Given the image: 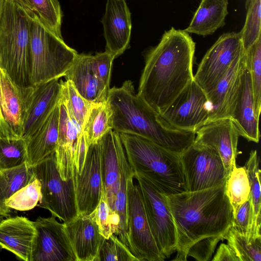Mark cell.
Wrapping results in <instances>:
<instances>
[{"label": "cell", "instance_id": "obj_1", "mask_svg": "<svg viewBox=\"0 0 261 261\" xmlns=\"http://www.w3.org/2000/svg\"><path fill=\"white\" fill-rule=\"evenodd\" d=\"M195 43L184 30L172 27L145 56L138 95L160 113L194 79Z\"/></svg>", "mask_w": 261, "mask_h": 261}, {"label": "cell", "instance_id": "obj_2", "mask_svg": "<svg viewBox=\"0 0 261 261\" xmlns=\"http://www.w3.org/2000/svg\"><path fill=\"white\" fill-rule=\"evenodd\" d=\"M225 183L199 191L164 194L176 233L173 260H187L188 250L197 242L224 239L233 219Z\"/></svg>", "mask_w": 261, "mask_h": 261}, {"label": "cell", "instance_id": "obj_3", "mask_svg": "<svg viewBox=\"0 0 261 261\" xmlns=\"http://www.w3.org/2000/svg\"><path fill=\"white\" fill-rule=\"evenodd\" d=\"M107 100L112 111L113 129L141 137L180 155L194 142L195 133L177 129L136 93L131 81L110 88Z\"/></svg>", "mask_w": 261, "mask_h": 261}, {"label": "cell", "instance_id": "obj_4", "mask_svg": "<svg viewBox=\"0 0 261 261\" xmlns=\"http://www.w3.org/2000/svg\"><path fill=\"white\" fill-rule=\"evenodd\" d=\"M134 178L141 177L165 194L187 191L180 155L146 139L119 133Z\"/></svg>", "mask_w": 261, "mask_h": 261}, {"label": "cell", "instance_id": "obj_5", "mask_svg": "<svg viewBox=\"0 0 261 261\" xmlns=\"http://www.w3.org/2000/svg\"><path fill=\"white\" fill-rule=\"evenodd\" d=\"M32 19L15 4L4 0L0 18V67L20 87L30 85Z\"/></svg>", "mask_w": 261, "mask_h": 261}, {"label": "cell", "instance_id": "obj_6", "mask_svg": "<svg viewBox=\"0 0 261 261\" xmlns=\"http://www.w3.org/2000/svg\"><path fill=\"white\" fill-rule=\"evenodd\" d=\"M77 51L36 19L30 29V85H36L64 76Z\"/></svg>", "mask_w": 261, "mask_h": 261}, {"label": "cell", "instance_id": "obj_7", "mask_svg": "<svg viewBox=\"0 0 261 261\" xmlns=\"http://www.w3.org/2000/svg\"><path fill=\"white\" fill-rule=\"evenodd\" d=\"M41 183L42 197L38 206L64 222L79 215L73 177L63 180L59 172L55 152L32 167Z\"/></svg>", "mask_w": 261, "mask_h": 261}, {"label": "cell", "instance_id": "obj_8", "mask_svg": "<svg viewBox=\"0 0 261 261\" xmlns=\"http://www.w3.org/2000/svg\"><path fill=\"white\" fill-rule=\"evenodd\" d=\"M134 175L127 181V224L129 250L138 261H163L152 234L141 193L134 182Z\"/></svg>", "mask_w": 261, "mask_h": 261}, {"label": "cell", "instance_id": "obj_9", "mask_svg": "<svg viewBox=\"0 0 261 261\" xmlns=\"http://www.w3.org/2000/svg\"><path fill=\"white\" fill-rule=\"evenodd\" d=\"M59 104L58 139L55 155L60 176L67 180L73 177L75 171L79 172L80 163L85 160L88 148L82 129L62 94Z\"/></svg>", "mask_w": 261, "mask_h": 261}, {"label": "cell", "instance_id": "obj_10", "mask_svg": "<svg viewBox=\"0 0 261 261\" xmlns=\"http://www.w3.org/2000/svg\"><path fill=\"white\" fill-rule=\"evenodd\" d=\"M187 191L216 187L228 177L222 161L213 149L193 143L180 155Z\"/></svg>", "mask_w": 261, "mask_h": 261}, {"label": "cell", "instance_id": "obj_11", "mask_svg": "<svg viewBox=\"0 0 261 261\" xmlns=\"http://www.w3.org/2000/svg\"><path fill=\"white\" fill-rule=\"evenodd\" d=\"M134 178L138 181L154 240L165 259L169 258L176 252V233L164 194L145 179Z\"/></svg>", "mask_w": 261, "mask_h": 261}, {"label": "cell", "instance_id": "obj_12", "mask_svg": "<svg viewBox=\"0 0 261 261\" xmlns=\"http://www.w3.org/2000/svg\"><path fill=\"white\" fill-rule=\"evenodd\" d=\"M244 51L240 32L223 34L202 59L194 81L208 94Z\"/></svg>", "mask_w": 261, "mask_h": 261}, {"label": "cell", "instance_id": "obj_13", "mask_svg": "<svg viewBox=\"0 0 261 261\" xmlns=\"http://www.w3.org/2000/svg\"><path fill=\"white\" fill-rule=\"evenodd\" d=\"M159 113L172 126L195 133L208 119L206 94L193 79L172 102Z\"/></svg>", "mask_w": 261, "mask_h": 261}, {"label": "cell", "instance_id": "obj_14", "mask_svg": "<svg viewBox=\"0 0 261 261\" xmlns=\"http://www.w3.org/2000/svg\"><path fill=\"white\" fill-rule=\"evenodd\" d=\"M61 82L54 79L20 87L23 113L21 136L27 140L44 122L59 102Z\"/></svg>", "mask_w": 261, "mask_h": 261}, {"label": "cell", "instance_id": "obj_15", "mask_svg": "<svg viewBox=\"0 0 261 261\" xmlns=\"http://www.w3.org/2000/svg\"><path fill=\"white\" fill-rule=\"evenodd\" d=\"M34 224L36 236L31 261H77L64 223L51 216L39 217Z\"/></svg>", "mask_w": 261, "mask_h": 261}, {"label": "cell", "instance_id": "obj_16", "mask_svg": "<svg viewBox=\"0 0 261 261\" xmlns=\"http://www.w3.org/2000/svg\"><path fill=\"white\" fill-rule=\"evenodd\" d=\"M240 136V131L232 118H223L208 121L200 127L195 132L193 143L216 151L228 176L236 164Z\"/></svg>", "mask_w": 261, "mask_h": 261}, {"label": "cell", "instance_id": "obj_17", "mask_svg": "<svg viewBox=\"0 0 261 261\" xmlns=\"http://www.w3.org/2000/svg\"><path fill=\"white\" fill-rule=\"evenodd\" d=\"M73 177L79 214L89 215L97 207L102 190L99 142L88 147L81 173Z\"/></svg>", "mask_w": 261, "mask_h": 261}, {"label": "cell", "instance_id": "obj_18", "mask_svg": "<svg viewBox=\"0 0 261 261\" xmlns=\"http://www.w3.org/2000/svg\"><path fill=\"white\" fill-rule=\"evenodd\" d=\"M246 68L244 51L235 59L214 89L206 94L209 110L207 122L231 117Z\"/></svg>", "mask_w": 261, "mask_h": 261}, {"label": "cell", "instance_id": "obj_19", "mask_svg": "<svg viewBox=\"0 0 261 261\" xmlns=\"http://www.w3.org/2000/svg\"><path fill=\"white\" fill-rule=\"evenodd\" d=\"M99 144L102 190L112 214L120 185V163L125 150L119 133L113 129L103 136Z\"/></svg>", "mask_w": 261, "mask_h": 261}, {"label": "cell", "instance_id": "obj_20", "mask_svg": "<svg viewBox=\"0 0 261 261\" xmlns=\"http://www.w3.org/2000/svg\"><path fill=\"white\" fill-rule=\"evenodd\" d=\"M106 51L114 58L129 47L131 13L125 0H107L102 18Z\"/></svg>", "mask_w": 261, "mask_h": 261}, {"label": "cell", "instance_id": "obj_21", "mask_svg": "<svg viewBox=\"0 0 261 261\" xmlns=\"http://www.w3.org/2000/svg\"><path fill=\"white\" fill-rule=\"evenodd\" d=\"M64 224L77 261H95L105 238L100 232L94 212L79 214Z\"/></svg>", "mask_w": 261, "mask_h": 261}, {"label": "cell", "instance_id": "obj_22", "mask_svg": "<svg viewBox=\"0 0 261 261\" xmlns=\"http://www.w3.org/2000/svg\"><path fill=\"white\" fill-rule=\"evenodd\" d=\"M36 236L34 221L22 216L8 217L0 223V247L24 261H31Z\"/></svg>", "mask_w": 261, "mask_h": 261}, {"label": "cell", "instance_id": "obj_23", "mask_svg": "<svg viewBox=\"0 0 261 261\" xmlns=\"http://www.w3.org/2000/svg\"><path fill=\"white\" fill-rule=\"evenodd\" d=\"M91 55L77 54L64 77L71 82L78 92L91 102H100L107 99L109 87L99 79L94 70Z\"/></svg>", "mask_w": 261, "mask_h": 261}, {"label": "cell", "instance_id": "obj_24", "mask_svg": "<svg viewBox=\"0 0 261 261\" xmlns=\"http://www.w3.org/2000/svg\"><path fill=\"white\" fill-rule=\"evenodd\" d=\"M230 118L239 130L241 136L249 141L259 142V117L255 111L250 74L247 66L242 75Z\"/></svg>", "mask_w": 261, "mask_h": 261}, {"label": "cell", "instance_id": "obj_25", "mask_svg": "<svg viewBox=\"0 0 261 261\" xmlns=\"http://www.w3.org/2000/svg\"><path fill=\"white\" fill-rule=\"evenodd\" d=\"M59 103L41 126L27 140V163L33 167L54 153L58 145Z\"/></svg>", "mask_w": 261, "mask_h": 261}, {"label": "cell", "instance_id": "obj_26", "mask_svg": "<svg viewBox=\"0 0 261 261\" xmlns=\"http://www.w3.org/2000/svg\"><path fill=\"white\" fill-rule=\"evenodd\" d=\"M228 0H201L188 28V33L201 36L213 34L223 27L228 14Z\"/></svg>", "mask_w": 261, "mask_h": 261}, {"label": "cell", "instance_id": "obj_27", "mask_svg": "<svg viewBox=\"0 0 261 261\" xmlns=\"http://www.w3.org/2000/svg\"><path fill=\"white\" fill-rule=\"evenodd\" d=\"M0 107L6 122L14 132L21 136L23 113L21 88L1 67Z\"/></svg>", "mask_w": 261, "mask_h": 261}, {"label": "cell", "instance_id": "obj_28", "mask_svg": "<svg viewBox=\"0 0 261 261\" xmlns=\"http://www.w3.org/2000/svg\"><path fill=\"white\" fill-rule=\"evenodd\" d=\"M33 19H36L57 36L62 37V11L58 0H10Z\"/></svg>", "mask_w": 261, "mask_h": 261}, {"label": "cell", "instance_id": "obj_29", "mask_svg": "<svg viewBox=\"0 0 261 261\" xmlns=\"http://www.w3.org/2000/svg\"><path fill=\"white\" fill-rule=\"evenodd\" d=\"M36 178L33 167L27 162L10 168L0 169V215L10 216L12 209L5 201L18 190Z\"/></svg>", "mask_w": 261, "mask_h": 261}, {"label": "cell", "instance_id": "obj_30", "mask_svg": "<svg viewBox=\"0 0 261 261\" xmlns=\"http://www.w3.org/2000/svg\"><path fill=\"white\" fill-rule=\"evenodd\" d=\"M112 114L107 99L91 103L82 129L88 148L98 143L105 135L113 129Z\"/></svg>", "mask_w": 261, "mask_h": 261}, {"label": "cell", "instance_id": "obj_31", "mask_svg": "<svg viewBox=\"0 0 261 261\" xmlns=\"http://www.w3.org/2000/svg\"><path fill=\"white\" fill-rule=\"evenodd\" d=\"M250 185V199L251 202L253 217L248 242L250 243L260 235V170L256 150H252L245 166Z\"/></svg>", "mask_w": 261, "mask_h": 261}, {"label": "cell", "instance_id": "obj_32", "mask_svg": "<svg viewBox=\"0 0 261 261\" xmlns=\"http://www.w3.org/2000/svg\"><path fill=\"white\" fill-rule=\"evenodd\" d=\"M225 192L234 217L239 207L250 198V185L245 166L234 165L226 180Z\"/></svg>", "mask_w": 261, "mask_h": 261}, {"label": "cell", "instance_id": "obj_33", "mask_svg": "<svg viewBox=\"0 0 261 261\" xmlns=\"http://www.w3.org/2000/svg\"><path fill=\"white\" fill-rule=\"evenodd\" d=\"M27 161V141L21 136H0V169L14 167Z\"/></svg>", "mask_w": 261, "mask_h": 261}, {"label": "cell", "instance_id": "obj_34", "mask_svg": "<svg viewBox=\"0 0 261 261\" xmlns=\"http://www.w3.org/2000/svg\"><path fill=\"white\" fill-rule=\"evenodd\" d=\"M244 51L247 68L250 74L255 111L259 117L261 109V36Z\"/></svg>", "mask_w": 261, "mask_h": 261}, {"label": "cell", "instance_id": "obj_35", "mask_svg": "<svg viewBox=\"0 0 261 261\" xmlns=\"http://www.w3.org/2000/svg\"><path fill=\"white\" fill-rule=\"evenodd\" d=\"M224 239L233 250L240 261H261V237L249 243L245 237L231 226Z\"/></svg>", "mask_w": 261, "mask_h": 261}, {"label": "cell", "instance_id": "obj_36", "mask_svg": "<svg viewBox=\"0 0 261 261\" xmlns=\"http://www.w3.org/2000/svg\"><path fill=\"white\" fill-rule=\"evenodd\" d=\"M41 197V183L36 177L8 198L5 204L12 210L26 211L37 206Z\"/></svg>", "mask_w": 261, "mask_h": 261}, {"label": "cell", "instance_id": "obj_37", "mask_svg": "<svg viewBox=\"0 0 261 261\" xmlns=\"http://www.w3.org/2000/svg\"><path fill=\"white\" fill-rule=\"evenodd\" d=\"M246 4L248 6L246 18L240 32L244 51L261 36V0H250Z\"/></svg>", "mask_w": 261, "mask_h": 261}, {"label": "cell", "instance_id": "obj_38", "mask_svg": "<svg viewBox=\"0 0 261 261\" xmlns=\"http://www.w3.org/2000/svg\"><path fill=\"white\" fill-rule=\"evenodd\" d=\"M61 86L62 95L65 99L74 119L82 129L92 102L81 96L70 81H62Z\"/></svg>", "mask_w": 261, "mask_h": 261}, {"label": "cell", "instance_id": "obj_39", "mask_svg": "<svg viewBox=\"0 0 261 261\" xmlns=\"http://www.w3.org/2000/svg\"><path fill=\"white\" fill-rule=\"evenodd\" d=\"M95 261H138L114 234L104 238Z\"/></svg>", "mask_w": 261, "mask_h": 261}, {"label": "cell", "instance_id": "obj_40", "mask_svg": "<svg viewBox=\"0 0 261 261\" xmlns=\"http://www.w3.org/2000/svg\"><path fill=\"white\" fill-rule=\"evenodd\" d=\"M93 68L99 79L106 86L110 87L113 62L114 57L105 51L91 56Z\"/></svg>", "mask_w": 261, "mask_h": 261}, {"label": "cell", "instance_id": "obj_41", "mask_svg": "<svg viewBox=\"0 0 261 261\" xmlns=\"http://www.w3.org/2000/svg\"><path fill=\"white\" fill-rule=\"evenodd\" d=\"M253 217L250 199L244 202L238 208L233 217L232 226L245 237L248 241Z\"/></svg>", "mask_w": 261, "mask_h": 261}, {"label": "cell", "instance_id": "obj_42", "mask_svg": "<svg viewBox=\"0 0 261 261\" xmlns=\"http://www.w3.org/2000/svg\"><path fill=\"white\" fill-rule=\"evenodd\" d=\"M93 212L101 234L105 238H108L113 234V230L111 211L103 190L99 203Z\"/></svg>", "mask_w": 261, "mask_h": 261}, {"label": "cell", "instance_id": "obj_43", "mask_svg": "<svg viewBox=\"0 0 261 261\" xmlns=\"http://www.w3.org/2000/svg\"><path fill=\"white\" fill-rule=\"evenodd\" d=\"M213 261H240L233 250L228 244L221 243L214 255Z\"/></svg>", "mask_w": 261, "mask_h": 261}, {"label": "cell", "instance_id": "obj_44", "mask_svg": "<svg viewBox=\"0 0 261 261\" xmlns=\"http://www.w3.org/2000/svg\"><path fill=\"white\" fill-rule=\"evenodd\" d=\"M0 135L2 136H19L17 135L11 128L9 125L5 121L0 107Z\"/></svg>", "mask_w": 261, "mask_h": 261}, {"label": "cell", "instance_id": "obj_45", "mask_svg": "<svg viewBox=\"0 0 261 261\" xmlns=\"http://www.w3.org/2000/svg\"><path fill=\"white\" fill-rule=\"evenodd\" d=\"M4 0H0V18L2 13Z\"/></svg>", "mask_w": 261, "mask_h": 261}, {"label": "cell", "instance_id": "obj_46", "mask_svg": "<svg viewBox=\"0 0 261 261\" xmlns=\"http://www.w3.org/2000/svg\"><path fill=\"white\" fill-rule=\"evenodd\" d=\"M4 217L0 215V223L4 220Z\"/></svg>", "mask_w": 261, "mask_h": 261}, {"label": "cell", "instance_id": "obj_47", "mask_svg": "<svg viewBox=\"0 0 261 261\" xmlns=\"http://www.w3.org/2000/svg\"><path fill=\"white\" fill-rule=\"evenodd\" d=\"M250 0H246V3H248Z\"/></svg>", "mask_w": 261, "mask_h": 261}, {"label": "cell", "instance_id": "obj_48", "mask_svg": "<svg viewBox=\"0 0 261 261\" xmlns=\"http://www.w3.org/2000/svg\"></svg>", "mask_w": 261, "mask_h": 261}]
</instances>
